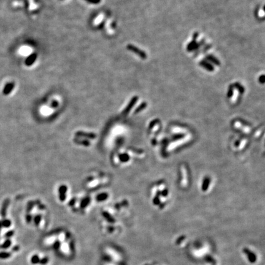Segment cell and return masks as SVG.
I'll list each match as a JSON object with an SVG mask.
<instances>
[{
    "label": "cell",
    "instance_id": "8fae6325",
    "mask_svg": "<svg viewBox=\"0 0 265 265\" xmlns=\"http://www.w3.org/2000/svg\"><path fill=\"white\" fill-rule=\"evenodd\" d=\"M109 265H112V264H109Z\"/></svg>",
    "mask_w": 265,
    "mask_h": 265
},
{
    "label": "cell",
    "instance_id": "ba28073f",
    "mask_svg": "<svg viewBox=\"0 0 265 265\" xmlns=\"http://www.w3.org/2000/svg\"><path fill=\"white\" fill-rule=\"evenodd\" d=\"M9 256H10L9 254H8V253H0V258H8Z\"/></svg>",
    "mask_w": 265,
    "mask_h": 265
},
{
    "label": "cell",
    "instance_id": "8992f818",
    "mask_svg": "<svg viewBox=\"0 0 265 265\" xmlns=\"http://www.w3.org/2000/svg\"><path fill=\"white\" fill-rule=\"evenodd\" d=\"M106 251H107L108 254H109V256L111 258H112L113 259L115 260L116 261H117V260H119L120 257L119 256V255H117V253L116 252H115L114 250H112L111 249H108Z\"/></svg>",
    "mask_w": 265,
    "mask_h": 265
},
{
    "label": "cell",
    "instance_id": "52a82bcc",
    "mask_svg": "<svg viewBox=\"0 0 265 265\" xmlns=\"http://www.w3.org/2000/svg\"><path fill=\"white\" fill-rule=\"evenodd\" d=\"M58 239L60 240V241L61 242H63L65 239H66V235H65V233H61L60 234V235L58 236Z\"/></svg>",
    "mask_w": 265,
    "mask_h": 265
},
{
    "label": "cell",
    "instance_id": "5b68a950",
    "mask_svg": "<svg viewBox=\"0 0 265 265\" xmlns=\"http://www.w3.org/2000/svg\"><path fill=\"white\" fill-rule=\"evenodd\" d=\"M60 250L61 251L63 252L65 254H69L70 252V245L67 244L66 242H64L62 244H61V247H60Z\"/></svg>",
    "mask_w": 265,
    "mask_h": 265
},
{
    "label": "cell",
    "instance_id": "7a4b0ae2",
    "mask_svg": "<svg viewBox=\"0 0 265 265\" xmlns=\"http://www.w3.org/2000/svg\"><path fill=\"white\" fill-rule=\"evenodd\" d=\"M15 86V84L14 82H8L4 85V87L3 88V94L5 96H7V95H9L12 92V91L14 90Z\"/></svg>",
    "mask_w": 265,
    "mask_h": 265
},
{
    "label": "cell",
    "instance_id": "6da1fadb",
    "mask_svg": "<svg viewBox=\"0 0 265 265\" xmlns=\"http://www.w3.org/2000/svg\"><path fill=\"white\" fill-rule=\"evenodd\" d=\"M127 49H128V50H130L131 52L135 53L136 54L138 55L140 57H141L142 58L145 59L147 58V54L146 53V52H144L143 51L141 50L140 49L138 48L137 47H136L132 44H128L127 46Z\"/></svg>",
    "mask_w": 265,
    "mask_h": 265
},
{
    "label": "cell",
    "instance_id": "9c48e42d",
    "mask_svg": "<svg viewBox=\"0 0 265 265\" xmlns=\"http://www.w3.org/2000/svg\"><path fill=\"white\" fill-rule=\"evenodd\" d=\"M86 1L93 4H98L101 2V0H86Z\"/></svg>",
    "mask_w": 265,
    "mask_h": 265
},
{
    "label": "cell",
    "instance_id": "3957f363",
    "mask_svg": "<svg viewBox=\"0 0 265 265\" xmlns=\"http://www.w3.org/2000/svg\"><path fill=\"white\" fill-rule=\"evenodd\" d=\"M37 57H38V55H37L36 53H32L26 58L25 61V65L27 66H32L36 61V60L37 59Z\"/></svg>",
    "mask_w": 265,
    "mask_h": 265
},
{
    "label": "cell",
    "instance_id": "30bf717a",
    "mask_svg": "<svg viewBox=\"0 0 265 265\" xmlns=\"http://www.w3.org/2000/svg\"><path fill=\"white\" fill-rule=\"evenodd\" d=\"M10 245H11V241H6V243H4V244L3 245V246H1V247H2V248H7V247H9V246Z\"/></svg>",
    "mask_w": 265,
    "mask_h": 265
},
{
    "label": "cell",
    "instance_id": "277c9868",
    "mask_svg": "<svg viewBox=\"0 0 265 265\" xmlns=\"http://www.w3.org/2000/svg\"><path fill=\"white\" fill-rule=\"evenodd\" d=\"M138 100V97H137V96H134L133 98H132L131 101H130V103H129L128 105L125 108V110L124 111V113L125 114H127L129 112H130L131 109L133 108V107L134 106L135 103H136V101Z\"/></svg>",
    "mask_w": 265,
    "mask_h": 265
}]
</instances>
